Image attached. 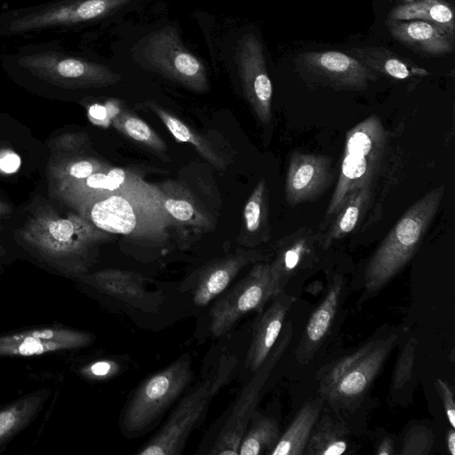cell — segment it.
<instances>
[{
	"mask_svg": "<svg viewBox=\"0 0 455 455\" xmlns=\"http://www.w3.org/2000/svg\"><path fill=\"white\" fill-rule=\"evenodd\" d=\"M75 208L81 216L109 234L161 243L174 228L162 204L160 190L145 180L87 200Z\"/></svg>",
	"mask_w": 455,
	"mask_h": 455,
	"instance_id": "cell-1",
	"label": "cell"
},
{
	"mask_svg": "<svg viewBox=\"0 0 455 455\" xmlns=\"http://www.w3.org/2000/svg\"><path fill=\"white\" fill-rule=\"evenodd\" d=\"M22 236L44 259L81 275L91 267L98 245L109 238V233L81 215L45 212L29 221Z\"/></svg>",
	"mask_w": 455,
	"mask_h": 455,
	"instance_id": "cell-2",
	"label": "cell"
},
{
	"mask_svg": "<svg viewBox=\"0 0 455 455\" xmlns=\"http://www.w3.org/2000/svg\"><path fill=\"white\" fill-rule=\"evenodd\" d=\"M444 186L428 191L398 220L370 259L364 272L368 293H376L412 259L434 220Z\"/></svg>",
	"mask_w": 455,
	"mask_h": 455,
	"instance_id": "cell-3",
	"label": "cell"
},
{
	"mask_svg": "<svg viewBox=\"0 0 455 455\" xmlns=\"http://www.w3.org/2000/svg\"><path fill=\"white\" fill-rule=\"evenodd\" d=\"M386 146L387 131L376 115L369 116L347 131L339 175L326 208L321 231L352 190L371 185Z\"/></svg>",
	"mask_w": 455,
	"mask_h": 455,
	"instance_id": "cell-4",
	"label": "cell"
},
{
	"mask_svg": "<svg viewBox=\"0 0 455 455\" xmlns=\"http://www.w3.org/2000/svg\"><path fill=\"white\" fill-rule=\"evenodd\" d=\"M397 339V333L379 337L330 365L320 377L321 397L332 406L355 404L369 389Z\"/></svg>",
	"mask_w": 455,
	"mask_h": 455,
	"instance_id": "cell-5",
	"label": "cell"
},
{
	"mask_svg": "<svg viewBox=\"0 0 455 455\" xmlns=\"http://www.w3.org/2000/svg\"><path fill=\"white\" fill-rule=\"evenodd\" d=\"M235 364L233 359L222 360L217 372L183 397L163 427L137 454H180L189 435L202 421L213 396L228 381Z\"/></svg>",
	"mask_w": 455,
	"mask_h": 455,
	"instance_id": "cell-6",
	"label": "cell"
},
{
	"mask_svg": "<svg viewBox=\"0 0 455 455\" xmlns=\"http://www.w3.org/2000/svg\"><path fill=\"white\" fill-rule=\"evenodd\" d=\"M191 378V360L184 355L146 379L126 405L125 430L136 433L148 427L181 395Z\"/></svg>",
	"mask_w": 455,
	"mask_h": 455,
	"instance_id": "cell-7",
	"label": "cell"
},
{
	"mask_svg": "<svg viewBox=\"0 0 455 455\" xmlns=\"http://www.w3.org/2000/svg\"><path fill=\"white\" fill-rule=\"evenodd\" d=\"M275 295L269 262H256L243 278L213 304L210 311L211 333L215 337L226 334L249 312H260Z\"/></svg>",
	"mask_w": 455,
	"mask_h": 455,
	"instance_id": "cell-8",
	"label": "cell"
},
{
	"mask_svg": "<svg viewBox=\"0 0 455 455\" xmlns=\"http://www.w3.org/2000/svg\"><path fill=\"white\" fill-rule=\"evenodd\" d=\"M284 327L268 355L255 371L253 379L240 394L212 449L209 451V454H238L240 443L249 421L255 412L261 389L291 338V322L289 321Z\"/></svg>",
	"mask_w": 455,
	"mask_h": 455,
	"instance_id": "cell-9",
	"label": "cell"
},
{
	"mask_svg": "<svg viewBox=\"0 0 455 455\" xmlns=\"http://www.w3.org/2000/svg\"><path fill=\"white\" fill-rule=\"evenodd\" d=\"M146 43L144 59L154 69L195 92L208 89L204 66L182 45L173 28L152 33Z\"/></svg>",
	"mask_w": 455,
	"mask_h": 455,
	"instance_id": "cell-10",
	"label": "cell"
},
{
	"mask_svg": "<svg viewBox=\"0 0 455 455\" xmlns=\"http://www.w3.org/2000/svg\"><path fill=\"white\" fill-rule=\"evenodd\" d=\"M294 61L301 75L334 90L363 91L379 77L358 60L336 51L303 52Z\"/></svg>",
	"mask_w": 455,
	"mask_h": 455,
	"instance_id": "cell-11",
	"label": "cell"
},
{
	"mask_svg": "<svg viewBox=\"0 0 455 455\" xmlns=\"http://www.w3.org/2000/svg\"><path fill=\"white\" fill-rule=\"evenodd\" d=\"M91 333L63 325L31 328L0 334V357L32 356L84 347Z\"/></svg>",
	"mask_w": 455,
	"mask_h": 455,
	"instance_id": "cell-12",
	"label": "cell"
},
{
	"mask_svg": "<svg viewBox=\"0 0 455 455\" xmlns=\"http://www.w3.org/2000/svg\"><path fill=\"white\" fill-rule=\"evenodd\" d=\"M235 58L246 100L257 118L267 124L272 119L273 88L259 39L252 34L244 35Z\"/></svg>",
	"mask_w": 455,
	"mask_h": 455,
	"instance_id": "cell-13",
	"label": "cell"
},
{
	"mask_svg": "<svg viewBox=\"0 0 455 455\" xmlns=\"http://www.w3.org/2000/svg\"><path fill=\"white\" fill-rule=\"evenodd\" d=\"M331 158L325 155L294 152L285 179V199L291 206L313 202L330 187Z\"/></svg>",
	"mask_w": 455,
	"mask_h": 455,
	"instance_id": "cell-14",
	"label": "cell"
},
{
	"mask_svg": "<svg viewBox=\"0 0 455 455\" xmlns=\"http://www.w3.org/2000/svg\"><path fill=\"white\" fill-rule=\"evenodd\" d=\"M316 243L318 233L307 228H301L276 243L274 259L269 262L275 294L284 291L291 276L317 260Z\"/></svg>",
	"mask_w": 455,
	"mask_h": 455,
	"instance_id": "cell-15",
	"label": "cell"
},
{
	"mask_svg": "<svg viewBox=\"0 0 455 455\" xmlns=\"http://www.w3.org/2000/svg\"><path fill=\"white\" fill-rule=\"evenodd\" d=\"M263 258L258 251L240 250L209 261L196 272L192 291L194 303L198 307L206 306L225 291L245 266L261 261Z\"/></svg>",
	"mask_w": 455,
	"mask_h": 455,
	"instance_id": "cell-16",
	"label": "cell"
},
{
	"mask_svg": "<svg viewBox=\"0 0 455 455\" xmlns=\"http://www.w3.org/2000/svg\"><path fill=\"white\" fill-rule=\"evenodd\" d=\"M386 27L398 43L424 56H442L454 51L455 32L436 23L387 19Z\"/></svg>",
	"mask_w": 455,
	"mask_h": 455,
	"instance_id": "cell-17",
	"label": "cell"
},
{
	"mask_svg": "<svg viewBox=\"0 0 455 455\" xmlns=\"http://www.w3.org/2000/svg\"><path fill=\"white\" fill-rule=\"evenodd\" d=\"M294 301L295 298L283 291L274 296L269 306L259 313L245 360L246 367L252 372L262 364L275 346Z\"/></svg>",
	"mask_w": 455,
	"mask_h": 455,
	"instance_id": "cell-18",
	"label": "cell"
},
{
	"mask_svg": "<svg viewBox=\"0 0 455 455\" xmlns=\"http://www.w3.org/2000/svg\"><path fill=\"white\" fill-rule=\"evenodd\" d=\"M142 177L126 169L108 167L90 176L71 182L59 183V195L70 205L78 204L105 195L140 184Z\"/></svg>",
	"mask_w": 455,
	"mask_h": 455,
	"instance_id": "cell-19",
	"label": "cell"
},
{
	"mask_svg": "<svg viewBox=\"0 0 455 455\" xmlns=\"http://www.w3.org/2000/svg\"><path fill=\"white\" fill-rule=\"evenodd\" d=\"M162 204L178 231L204 233L212 228L211 218L192 193L176 181L156 185Z\"/></svg>",
	"mask_w": 455,
	"mask_h": 455,
	"instance_id": "cell-20",
	"label": "cell"
},
{
	"mask_svg": "<svg viewBox=\"0 0 455 455\" xmlns=\"http://www.w3.org/2000/svg\"><path fill=\"white\" fill-rule=\"evenodd\" d=\"M343 287L342 277L335 275L329 284L324 299L314 310L306 325L296 351V357L299 362L308 361L326 337L336 315Z\"/></svg>",
	"mask_w": 455,
	"mask_h": 455,
	"instance_id": "cell-21",
	"label": "cell"
},
{
	"mask_svg": "<svg viewBox=\"0 0 455 455\" xmlns=\"http://www.w3.org/2000/svg\"><path fill=\"white\" fill-rule=\"evenodd\" d=\"M371 195V185L352 190L324 228L317 232L318 244L327 249L333 242L350 234L363 220Z\"/></svg>",
	"mask_w": 455,
	"mask_h": 455,
	"instance_id": "cell-22",
	"label": "cell"
},
{
	"mask_svg": "<svg viewBox=\"0 0 455 455\" xmlns=\"http://www.w3.org/2000/svg\"><path fill=\"white\" fill-rule=\"evenodd\" d=\"M130 0H82L20 21L18 28L57 23H74L102 17L126 4Z\"/></svg>",
	"mask_w": 455,
	"mask_h": 455,
	"instance_id": "cell-23",
	"label": "cell"
},
{
	"mask_svg": "<svg viewBox=\"0 0 455 455\" xmlns=\"http://www.w3.org/2000/svg\"><path fill=\"white\" fill-rule=\"evenodd\" d=\"M347 54L358 60L379 76L396 80H407L426 76V69L412 60L403 58L384 47H354Z\"/></svg>",
	"mask_w": 455,
	"mask_h": 455,
	"instance_id": "cell-24",
	"label": "cell"
},
{
	"mask_svg": "<svg viewBox=\"0 0 455 455\" xmlns=\"http://www.w3.org/2000/svg\"><path fill=\"white\" fill-rule=\"evenodd\" d=\"M243 217L240 243L247 247H255L269 240V204L265 179L257 183L250 195L243 208Z\"/></svg>",
	"mask_w": 455,
	"mask_h": 455,
	"instance_id": "cell-25",
	"label": "cell"
},
{
	"mask_svg": "<svg viewBox=\"0 0 455 455\" xmlns=\"http://www.w3.org/2000/svg\"><path fill=\"white\" fill-rule=\"evenodd\" d=\"M48 389L27 394L0 409V447L28 427L43 409Z\"/></svg>",
	"mask_w": 455,
	"mask_h": 455,
	"instance_id": "cell-26",
	"label": "cell"
},
{
	"mask_svg": "<svg viewBox=\"0 0 455 455\" xmlns=\"http://www.w3.org/2000/svg\"><path fill=\"white\" fill-rule=\"evenodd\" d=\"M323 398L306 402L268 455H302L318 420Z\"/></svg>",
	"mask_w": 455,
	"mask_h": 455,
	"instance_id": "cell-27",
	"label": "cell"
},
{
	"mask_svg": "<svg viewBox=\"0 0 455 455\" xmlns=\"http://www.w3.org/2000/svg\"><path fill=\"white\" fill-rule=\"evenodd\" d=\"M79 277L100 292L124 301L139 300L145 294L144 278L132 271L106 268Z\"/></svg>",
	"mask_w": 455,
	"mask_h": 455,
	"instance_id": "cell-28",
	"label": "cell"
},
{
	"mask_svg": "<svg viewBox=\"0 0 455 455\" xmlns=\"http://www.w3.org/2000/svg\"><path fill=\"white\" fill-rule=\"evenodd\" d=\"M145 104L158 116L177 140L191 144L201 156L214 167L220 170L227 167L225 159L207 139L156 102L148 101Z\"/></svg>",
	"mask_w": 455,
	"mask_h": 455,
	"instance_id": "cell-29",
	"label": "cell"
},
{
	"mask_svg": "<svg viewBox=\"0 0 455 455\" xmlns=\"http://www.w3.org/2000/svg\"><path fill=\"white\" fill-rule=\"evenodd\" d=\"M389 20H419L436 23L455 32L452 6L444 0H417L394 8L388 13Z\"/></svg>",
	"mask_w": 455,
	"mask_h": 455,
	"instance_id": "cell-30",
	"label": "cell"
},
{
	"mask_svg": "<svg viewBox=\"0 0 455 455\" xmlns=\"http://www.w3.org/2000/svg\"><path fill=\"white\" fill-rule=\"evenodd\" d=\"M347 443L345 428L334 422L329 416L323 415L316 421L304 454L307 455H341L346 452Z\"/></svg>",
	"mask_w": 455,
	"mask_h": 455,
	"instance_id": "cell-31",
	"label": "cell"
},
{
	"mask_svg": "<svg viewBox=\"0 0 455 455\" xmlns=\"http://www.w3.org/2000/svg\"><path fill=\"white\" fill-rule=\"evenodd\" d=\"M277 421L268 416H259L244 433L240 443L239 455L267 454L281 436Z\"/></svg>",
	"mask_w": 455,
	"mask_h": 455,
	"instance_id": "cell-32",
	"label": "cell"
},
{
	"mask_svg": "<svg viewBox=\"0 0 455 455\" xmlns=\"http://www.w3.org/2000/svg\"><path fill=\"white\" fill-rule=\"evenodd\" d=\"M113 125L130 139L154 151L163 152L166 149L162 138L147 123L130 113L119 112L113 118Z\"/></svg>",
	"mask_w": 455,
	"mask_h": 455,
	"instance_id": "cell-33",
	"label": "cell"
},
{
	"mask_svg": "<svg viewBox=\"0 0 455 455\" xmlns=\"http://www.w3.org/2000/svg\"><path fill=\"white\" fill-rule=\"evenodd\" d=\"M417 340L411 338L402 348L392 376V391H401L412 378Z\"/></svg>",
	"mask_w": 455,
	"mask_h": 455,
	"instance_id": "cell-34",
	"label": "cell"
},
{
	"mask_svg": "<svg viewBox=\"0 0 455 455\" xmlns=\"http://www.w3.org/2000/svg\"><path fill=\"white\" fill-rule=\"evenodd\" d=\"M109 166L95 158L70 160L56 172L59 183L71 182L84 179L91 174L108 169Z\"/></svg>",
	"mask_w": 455,
	"mask_h": 455,
	"instance_id": "cell-35",
	"label": "cell"
},
{
	"mask_svg": "<svg viewBox=\"0 0 455 455\" xmlns=\"http://www.w3.org/2000/svg\"><path fill=\"white\" fill-rule=\"evenodd\" d=\"M433 435L424 427H414L407 434L400 453L402 455H426L429 452Z\"/></svg>",
	"mask_w": 455,
	"mask_h": 455,
	"instance_id": "cell-36",
	"label": "cell"
},
{
	"mask_svg": "<svg viewBox=\"0 0 455 455\" xmlns=\"http://www.w3.org/2000/svg\"><path fill=\"white\" fill-rule=\"evenodd\" d=\"M119 370L118 364L111 360H100L88 364L83 373L88 378L105 379L114 376Z\"/></svg>",
	"mask_w": 455,
	"mask_h": 455,
	"instance_id": "cell-37",
	"label": "cell"
},
{
	"mask_svg": "<svg viewBox=\"0 0 455 455\" xmlns=\"http://www.w3.org/2000/svg\"><path fill=\"white\" fill-rule=\"evenodd\" d=\"M436 390L443 401L446 417L451 427H455V403L451 389L445 381L436 379L435 382Z\"/></svg>",
	"mask_w": 455,
	"mask_h": 455,
	"instance_id": "cell-38",
	"label": "cell"
},
{
	"mask_svg": "<svg viewBox=\"0 0 455 455\" xmlns=\"http://www.w3.org/2000/svg\"><path fill=\"white\" fill-rule=\"evenodd\" d=\"M20 163V157L16 153L6 151L0 154V170L4 173L15 172Z\"/></svg>",
	"mask_w": 455,
	"mask_h": 455,
	"instance_id": "cell-39",
	"label": "cell"
},
{
	"mask_svg": "<svg viewBox=\"0 0 455 455\" xmlns=\"http://www.w3.org/2000/svg\"><path fill=\"white\" fill-rule=\"evenodd\" d=\"M108 108L100 104H94L89 108V115L91 118L98 123H103L108 119Z\"/></svg>",
	"mask_w": 455,
	"mask_h": 455,
	"instance_id": "cell-40",
	"label": "cell"
},
{
	"mask_svg": "<svg viewBox=\"0 0 455 455\" xmlns=\"http://www.w3.org/2000/svg\"><path fill=\"white\" fill-rule=\"evenodd\" d=\"M375 453L378 455H393L395 453L394 442L391 438H385L378 445Z\"/></svg>",
	"mask_w": 455,
	"mask_h": 455,
	"instance_id": "cell-41",
	"label": "cell"
},
{
	"mask_svg": "<svg viewBox=\"0 0 455 455\" xmlns=\"http://www.w3.org/2000/svg\"><path fill=\"white\" fill-rule=\"evenodd\" d=\"M446 446L448 451L451 455H455V431L454 428L451 427V428L447 431L446 435Z\"/></svg>",
	"mask_w": 455,
	"mask_h": 455,
	"instance_id": "cell-42",
	"label": "cell"
}]
</instances>
